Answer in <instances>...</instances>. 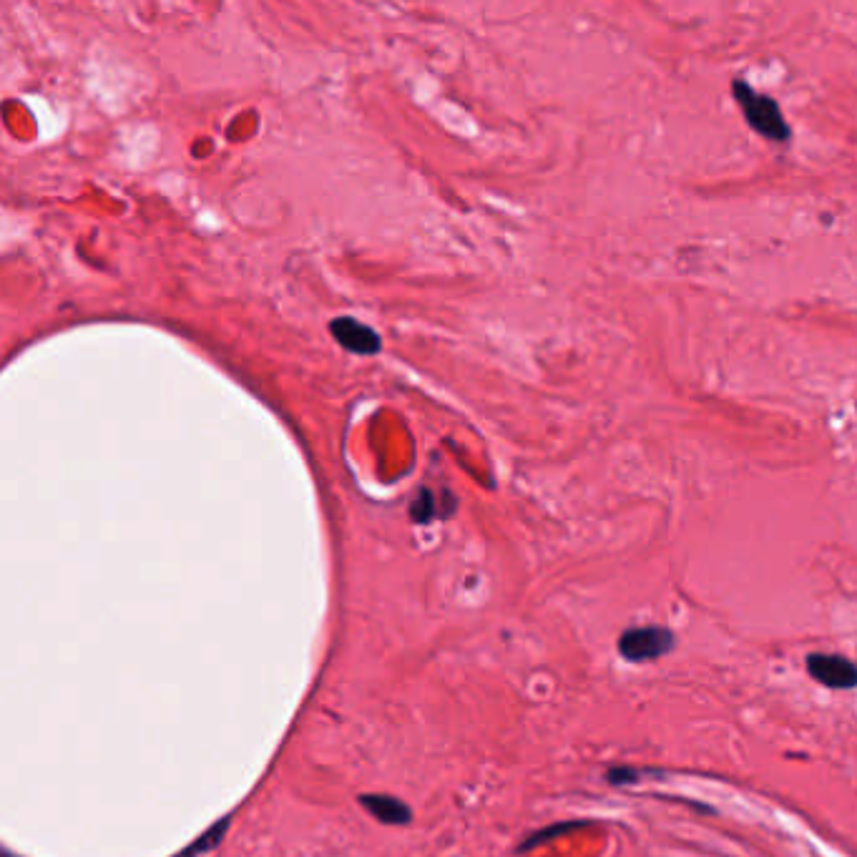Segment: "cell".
Segmentation results:
<instances>
[{
    "label": "cell",
    "instance_id": "obj_8",
    "mask_svg": "<svg viewBox=\"0 0 857 857\" xmlns=\"http://www.w3.org/2000/svg\"><path fill=\"white\" fill-rule=\"evenodd\" d=\"M433 496H430V491H420L418 501L413 503V521L418 523H428L430 518L435 516V506H433Z\"/></svg>",
    "mask_w": 857,
    "mask_h": 857
},
{
    "label": "cell",
    "instance_id": "obj_7",
    "mask_svg": "<svg viewBox=\"0 0 857 857\" xmlns=\"http://www.w3.org/2000/svg\"><path fill=\"white\" fill-rule=\"evenodd\" d=\"M227 827H229V817L224 822H219V825H214L209 832H204V835L199 837L194 845H189L184 852H179L176 857H202L204 852L214 850V847H217L219 842L224 840V832H227Z\"/></svg>",
    "mask_w": 857,
    "mask_h": 857
},
{
    "label": "cell",
    "instance_id": "obj_6",
    "mask_svg": "<svg viewBox=\"0 0 857 857\" xmlns=\"http://www.w3.org/2000/svg\"><path fill=\"white\" fill-rule=\"evenodd\" d=\"M591 822H556V825H548L543 827V830H536L531 837H528L526 842H521V847H518V852H528L533 850V847H541L546 845V842L556 840V837H561L563 832H574L581 830V827H589Z\"/></svg>",
    "mask_w": 857,
    "mask_h": 857
},
{
    "label": "cell",
    "instance_id": "obj_5",
    "mask_svg": "<svg viewBox=\"0 0 857 857\" xmlns=\"http://www.w3.org/2000/svg\"><path fill=\"white\" fill-rule=\"evenodd\" d=\"M360 805L383 825H408L413 812L403 800L390 795H360Z\"/></svg>",
    "mask_w": 857,
    "mask_h": 857
},
{
    "label": "cell",
    "instance_id": "obj_4",
    "mask_svg": "<svg viewBox=\"0 0 857 857\" xmlns=\"http://www.w3.org/2000/svg\"><path fill=\"white\" fill-rule=\"evenodd\" d=\"M330 330L345 350L357 352V355H375L380 350V337L375 335V330L352 317H337L332 320Z\"/></svg>",
    "mask_w": 857,
    "mask_h": 857
},
{
    "label": "cell",
    "instance_id": "obj_2",
    "mask_svg": "<svg viewBox=\"0 0 857 857\" xmlns=\"http://www.w3.org/2000/svg\"><path fill=\"white\" fill-rule=\"evenodd\" d=\"M616 646L626 661L644 664V661H654L669 654L677 646V636L666 626H636V629H626Z\"/></svg>",
    "mask_w": 857,
    "mask_h": 857
},
{
    "label": "cell",
    "instance_id": "obj_9",
    "mask_svg": "<svg viewBox=\"0 0 857 857\" xmlns=\"http://www.w3.org/2000/svg\"><path fill=\"white\" fill-rule=\"evenodd\" d=\"M6 857H13V855H6Z\"/></svg>",
    "mask_w": 857,
    "mask_h": 857
},
{
    "label": "cell",
    "instance_id": "obj_3",
    "mask_svg": "<svg viewBox=\"0 0 857 857\" xmlns=\"http://www.w3.org/2000/svg\"><path fill=\"white\" fill-rule=\"evenodd\" d=\"M807 674L822 687L850 692L857 687V664L840 654H810L805 659Z\"/></svg>",
    "mask_w": 857,
    "mask_h": 857
},
{
    "label": "cell",
    "instance_id": "obj_1",
    "mask_svg": "<svg viewBox=\"0 0 857 857\" xmlns=\"http://www.w3.org/2000/svg\"><path fill=\"white\" fill-rule=\"evenodd\" d=\"M732 93L734 99H737L739 109H742V114L747 116L749 126H752L757 134L767 136V139L772 141L790 139V126L785 124V116H782L780 106H777L770 96H762V93H757L744 81H734Z\"/></svg>",
    "mask_w": 857,
    "mask_h": 857
}]
</instances>
